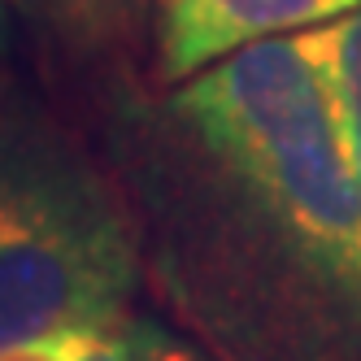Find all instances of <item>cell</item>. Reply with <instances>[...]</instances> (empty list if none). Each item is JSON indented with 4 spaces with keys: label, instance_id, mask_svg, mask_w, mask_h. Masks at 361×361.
I'll list each match as a JSON object with an SVG mask.
<instances>
[{
    "label": "cell",
    "instance_id": "8992f818",
    "mask_svg": "<svg viewBox=\"0 0 361 361\" xmlns=\"http://www.w3.org/2000/svg\"><path fill=\"white\" fill-rule=\"evenodd\" d=\"M118 331L126 344V361H214L196 340L170 331L166 322L148 318V314H126Z\"/></svg>",
    "mask_w": 361,
    "mask_h": 361
},
{
    "label": "cell",
    "instance_id": "6da1fadb",
    "mask_svg": "<svg viewBox=\"0 0 361 361\" xmlns=\"http://www.w3.org/2000/svg\"><path fill=\"white\" fill-rule=\"evenodd\" d=\"M131 174L152 279L214 361H361V188L309 31L192 74Z\"/></svg>",
    "mask_w": 361,
    "mask_h": 361
},
{
    "label": "cell",
    "instance_id": "277c9868",
    "mask_svg": "<svg viewBox=\"0 0 361 361\" xmlns=\"http://www.w3.org/2000/svg\"><path fill=\"white\" fill-rule=\"evenodd\" d=\"M314 44L326 66L335 109H340V126H344V144L353 157V174L361 188V5H357V13H344V18L326 22V27H314Z\"/></svg>",
    "mask_w": 361,
    "mask_h": 361
},
{
    "label": "cell",
    "instance_id": "52a82bcc",
    "mask_svg": "<svg viewBox=\"0 0 361 361\" xmlns=\"http://www.w3.org/2000/svg\"><path fill=\"white\" fill-rule=\"evenodd\" d=\"M0 361H79V357L70 353L66 335H44V340H27V344L5 348Z\"/></svg>",
    "mask_w": 361,
    "mask_h": 361
},
{
    "label": "cell",
    "instance_id": "3957f363",
    "mask_svg": "<svg viewBox=\"0 0 361 361\" xmlns=\"http://www.w3.org/2000/svg\"><path fill=\"white\" fill-rule=\"evenodd\" d=\"M357 5L361 0H157L161 79L188 83L248 44L326 27Z\"/></svg>",
    "mask_w": 361,
    "mask_h": 361
},
{
    "label": "cell",
    "instance_id": "7a4b0ae2",
    "mask_svg": "<svg viewBox=\"0 0 361 361\" xmlns=\"http://www.w3.org/2000/svg\"><path fill=\"white\" fill-rule=\"evenodd\" d=\"M140 274L131 196L53 122L0 109V353L79 326H118Z\"/></svg>",
    "mask_w": 361,
    "mask_h": 361
},
{
    "label": "cell",
    "instance_id": "ba28073f",
    "mask_svg": "<svg viewBox=\"0 0 361 361\" xmlns=\"http://www.w3.org/2000/svg\"><path fill=\"white\" fill-rule=\"evenodd\" d=\"M9 44H13V22H9V5L0 0V57L9 53Z\"/></svg>",
    "mask_w": 361,
    "mask_h": 361
},
{
    "label": "cell",
    "instance_id": "5b68a950",
    "mask_svg": "<svg viewBox=\"0 0 361 361\" xmlns=\"http://www.w3.org/2000/svg\"><path fill=\"white\" fill-rule=\"evenodd\" d=\"M57 27L79 44H109L126 35L140 18L144 0H44Z\"/></svg>",
    "mask_w": 361,
    "mask_h": 361
}]
</instances>
